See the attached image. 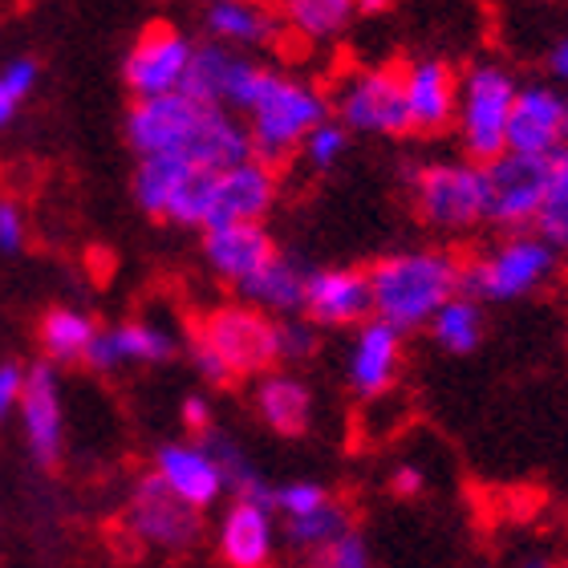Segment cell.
<instances>
[{
    "label": "cell",
    "instance_id": "7dc6e473",
    "mask_svg": "<svg viewBox=\"0 0 568 568\" xmlns=\"http://www.w3.org/2000/svg\"><path fill=\"white\" fill-rule=\"evenodd\" d=\"M203 4H220V0H203Z\"/></svg>",
    "mask_w": 568,
    "mask_h": 568
},
{
    "label": "cell",
    "instance_id": "d590c367",
    "mask_svg": "<svg viewBox=\"0 0 568 568\" xmlns=\"http://www.w3.org/2000/svg\"><path fill=\"white\" fill-rule=\"evenodd\" d=\"M329 499L333 496L321 484H284V487H276L273 511H284V520H301V516L321 511Z\"/></svg>",
    "mask_w": 568,
    "mask_h": 568
},
{
    "label": "cell",
    "instance_id": "5b68a950",
    "mask_svg": "<svg viewBox=\"0 0 568 568\" xmlns=\"http://www.w3.org/2000/svg\"><path fill=\"white\" fill-rule=\"evenodd\" d=\"M557 268V252L536 236H511L479 261H467L459 273V296L471 301H516L545 284Z\"/></svg>",
    "mask_w": 568,
    "mask_h": 568
},
{
    "label": "cell",
    "instance_id": "bcb514c9",
    "mask_svg": "<svg viewBox=\"0 0 568 568\" xmlns=\"http://www.w3.org/2000/svg\"><path fill=\"white\" fill-rule=\"evenodd\" d=\"M520 568H557V560H548V557H528Z\"/></svg>",
    "mask_w": 568,
    "mask_h": 568
},
{
    "label": "cell",
    "instance_id": "7c38bea8",
    "mask_svg": "<svg viewBox=\"0 0 568 568\" xmlns=\"http://www.w3.org/2000/svg\"><path fill=\"white\" fill-rule=\"evenodd\" d=\"M191 53H195V45L179 33L175 24L151 21L134 41L131 58H126V85L139 94V102L142 98L179 94V85L187 78Z\"/></svg>",
    "mask_w": 568,
    "mask_h": 568
},
{
    "label": "cell",
    "instance_id": "4fadbf2b",
    "mask_svg": "<svg viewBox=\"0 0 568 568\" xmlns=\"http://www.w3.org/2000/svg\"><path fill=\"white\" fill-rule=\"evenodd\" d=\"M508 151L536 159H565L568 154V98L545 85L520 90L508 119Z\"/></svg>",
    "mask_w": 568,
    "mask_h": 568
},
{
    "label": "cell",
    "instance_id": "484cf974",
    "mask_svg": "<svg viewBox=\"0 0 568 568\" xmlns=\"http://www.w3.org/2000/svg\"><path fill=\"white\" fill-rule=\"evenodd\" d=\"M94 337L98 325L85 313H78V308H49L45 317H41V349H45L49 366L53 362H61V366L85 362Z\"/></svg>",
    "mask_w": 568,
    "mask_h": 568
},
{
    "label": "cell",
    "instance_id": "836d02e7",
    "mask_svg": "<svg viewBox=\"0 0 568 568\" xmlns=\"http://www.w3.org/2000/svg\"><path fill=\"white\" fill-rule=\"evenodd\" d=\"M305 159L308 166H317V171H329L337 159L345 154V146H349V131H345L342 122H321V126H313V131L305 134Z\"/></svg>",
    "mask_w": 568,
    "mask_h": 568
},
{
    "label": "cell",
    "instance_id": "e0dca14e",
    "mask_svg": "<svg viewBox=\"0 0 568 568\" xmlns=\"http://www.w3.org/2000/svg\"><path fill=\"white\" fill-rule=\"evenodd\" d=\"M273 203H276V171L248 159V163L232 166V171H220L215 207L203 232L227 224H261Z\"/></svg>",
    "mask_w": 568,
    "mask_h": 568
},
{
    "label": "cell",
    "instance_id": "8992f818",
    "mask_svg": "<svg viewBox=\"0 0 568 568\" xmlns=\"http://www.w3.org/2000/svg\"><path fill=\"white\" fill-rule=\"evenodd\" d=\"M548 171L552 159H536V154H511L504 151L499 159L484 166V220L499 232L520 236L524 227L536 224L540 200L548 187Z\"/></svg>",
    "mask_w": 568,
    "mask_h": 568
},
{
    "label": "cell",
    "instance_id": "f546056e",
    "mask_svg": "<svg viewBox=\"0 0 568 568\" xmlns=\"http://www.w3.org/2000/svg\"><path fill=\"white\" fill-rule=\"evenodd\" d=\"M345 532H354V520H349V511H345L337 499H329V504L321 511H313V516L284 520V540H288V548H296L301 557L333 545V540H342Z\"/></svg>",
    "mask_w": 568,
    "mask_h": 568
},
{
    "label": "cell",
    "instance_id": "d4e9b609",
    "mask_svg": "<svg viewBox=\"0 0 568 568\" xmlns=\"http://www.w3.org/2000/svg\"><path fill=\"white\" fill-rule=\"evenodd\" d=\"M207 29H212V37L227 41V45L252 49L281 45L284 37V24L261 0H220V4H207Z\"/></svg>",
    "mask_w": 568,
    "mask_h": 568
},
{
    "label": "cell",
    "instance_id": "5bb4252c",
    "mask_svg": "<svg viewBox=\"0 0 568 568\" xmlns=\"http://www.w3.org/2000/svg\"><path fill=\"white\" fill-rule=\"evenodd\" d=\"M21 426L24 443L33 450L41 467H58L61 447H65V415H61V386L49 362H37L24 369V390H21Z\"/></svg>",
    "mask_w": 568,
    "mask_h": 568
},
{
    "label": "cell",
    "instance_id": "ffe728a7",
    "mask_svg": "<svg viewBox=\"0 0 568 568\" xmlns=\"http://www.w3.org/2000/svg\"><path fill=\"white\" fill-rule=\"evenodd\" d=\"M398 366H403V333L382 321H366L357 329L354 357H349V386L362 398H382L398 378Z\"/></svg>",
    "mask_w": 568,
    "mask_h": 568
},
{
    "label": "cell",
    "instance_id": "d6a6232c",
    "mask_svg": "<svg viewBox=\"0 0 568 568\" xmlns=\"http://www.w3.org/2000/svg\"><path fill=\"white\" fill-rule=\"evenodd\" d=\"M317 325H308L301 317H281L276 321V362H308L317 354Z\"/></svg>",
    "mask_w": 568,
    "mask_h": 568
},
{
    "label": "cell",
    "instance_id": "ba28073f",
    "mask_svg": "<svg viewBox=\"0 0 568 568\" xmlns=\"http://www.w3.org/2000/svg\"><path fill=\"white\" fill-rule=\"evenodd\" d=\"M203 345H212L224 357L236 378L264 374L276 366V321L252 305H224L212 308L195 329Z\"/></svg>",
    "mask_w": 568,
    "mask_h": 568
},
{
    "label": "cell",
    "instance_id": "1f68e13d",
    "mask_svg": "<svg viewBox=\"0 0 568 568\" xmlns=\"http://www.w3.org/2000/svg\"><path fill=\"white\" fill-rule=\"evenodd\" d=\"M536 240H545L552 252H568V154L552 159L548 171V187L536 212Z\"/></svg>",
    "mask_w": 568,
    "mask_h": 568
},
{
    "label": "cell",
    "instance_id": "b9f144b4",
    "mask_svg": "<svg viewBox=\"0 0 568 568\" xmlns=\"http://www.w3.org/2000/svg\"><path fill=\"white\" fill-rule=\"evenodd\" d=\"M390 487L398 496H418V491H423V471H418V467H398Z\"/></svg>",
    "mask_w": 568,
    "mask_h": 568
},
{
    "label": "cell",
    "instance_id": "4316f807",
    "mask_svg": "<svg viewBox=\"0 0 568 568\" xmlns=\"http://www.w3.org/2000/svg\"><path fill=\"white\" fill-rule=\"evenodd\" d=\"M430 333H435L438 349H447V354H471L475 345L484 342L479 301H471V296H450L447 305L430 317Z\"/></svg>",
    "mask_w": 568,
    "mask_h": 568
},
{
    "label": "cell",
    "instance_id": "74e56055",
    "mask_svg": "<svg viewBox=\"0 0 568 568\" xmlns=\"http://www.w3.org/2000/svg\"><path fill=\"white\" fill-rule=\"evenodd\" d=\"M21 390H24V369L17 362H0V423L21 406Z\"/></svg>",
    "mask_w": 568,
    "mask_h": 568
},
{
    "label": "cell",
    "instance_id": "f1b7e54d",
    "mask_svg": "<svg viewBox=\"0 0 568 568\" xmlns=\"http://www.w3.org/2000/svg\"><path fill=\"white\" fill-rule=\"evenodd\" d=\"M187 171L191 163L179 159V154H151V159H142L139 171H134V200H139L142 212L163 220L166 200L175 195L179 179L187 175Z\"/></svg>",
    "mask_w": 568,
    "mask_h": 568
},
{
    "label": "cell",
    "instance_id": "e575fe53",
    "mask_svg": "<svg viewBox=\"0 0 568 568\" xmlns=\"http://www.w3.org/2000/svg\"><path fill=\"white\" fill-rule=\"evenodd\" d=\"M305 568H374V565H369L366 540L357 532H345L342 540H333V545L308 552Z\"/></svg>",
    "mask_w": 568,
    "mask_h": 568
},
{
    "label": "cell",
    "instance_id": "d6986e66",
    "mask_svg": "<svg viewBox=\"0 0 568 568\" xmlns=\"http://www.w3.org/2000/svg\"><path fill=\"white\" fill-rule=\"evenodd\" d=\"M154 475L195 511L215 504L220 491H224V479H220L215 459L203 447H195V443H166V447H159V455H154Z\"/></svg>",
    "mask_w": 568,
    "mask_h": 568
},
{
    "label": "cell",
    "instance_id": "cb8c5ba5",
    "mask_svg": "<svg viewBox=\"0 0 568 568\" xmlns=\"http://www.w3.org/2000/svg\"><path fill=\"white\" fill-rule=\"evenodd\" d=\"M256 415L276 435L301 438L313 426V394L293 374H264L256 386Z\"/></svg>",
    "mask_w": 568,
    "mask_h": 568
},
{
    "label": "cell",
    "instance_id": "9a60e30c",
    "mask_svg": "<svg viewBox=\"0 0 568 568\" xmlns=\"http://www.w3.org/2000/svg\"><path fill=\"white\" fill-rule=\"evenodd\" d=\"M406 110H410V131L415 134H443L455 122L459 110V78L447 61L423 58L403 70Z\"/></svg>",
    "mask_w": 568,
    "mask_h": 568
},
{
    "label": "cell",
    "instance_id": "7bdbcfd3",
    "mask_svg": "<svg viewBox=\"0 0 568 568\" xmlns=\"http://www.w3.org/2000/svg\"><path fill=\"white\" fill-rule=\"evenodd\" d=\"M548 65H552V73H557L560 82H568V41H560V45L552 49V58H548Z\"/></svg>",
    "mask_w": 568,
    "mask_h": 568
},
{
    "label": "cell",
    "instance_id": "30bf717a",
    "mask_svg": "<svg viewBox=\"0 0 568 568\" xmlns=\"http://www.w3.org/2000/svg\"><path fill=\"white\" fill-rule=\"evenodd\" d=\"M337 114L342 126L362 134H386V139H403L410 131V110H406L403 70H362L345 78L337 90Z\"/></svg>",
    "mask_w": 568,
    "mask_h": 568
},
{
    "label": "cell",
    "instance_id": "7a4b0ae2",
    "mask_svg": "<svg viewBox=\"0 0 568 568\" xmlns=\"http://www.w3.org/2000/svg\"><path fill=\"white\" fill-rule=\"evenodd\" d=\"M459 273L463 261H455L450 252H398V256H386L366 273L374 317L398 333L430 325L438 308L447 305L450 296H459Z\"/></svg>",
    "mask_w": 568,
    "mask_h": 568
},
{
    "label": "cell",
    "instance_id": "7402d4cb",
    "mask_svg": "<svg viewBox=\"0 0 568 568\" xmlns=\"http://www.w3.org/2000/svg\"><path fill=\"white\" fill-rule=\"evenodd\" d=\"M220 552L232 568H273V511L232 504L220 520Z\"/></svg>",
    "mask_w": 568,
    "mask_h": 568
},
{
    "label": "cell",
    "instance_id": "4dcf8cb0",
    "mask_svg": "<svg viewBox=\"0 0 568 568\" xmlns=\"http://www.w3.org/2000/svg\"><path fill=\"white\" fill-rule=\"evenodd\" d=\"M354 12H357L354 0H284V21L293 24L305 41L337 37Z\"/></svg>",
    "mask_w": 568,
    "mask_h": 568
},
{
    "label": "cell",
    "instance_id": "f6af8a7d",
    "mask_svg": "<svg viewBox=\"0 0 568 568\" xmlns=\"http://www.w3.org/2000/svg\"><path fill=\"white\" fill-rule=\"evenodd\" d=\"M357 12H382V9H390V0H354Z\"/></svg>",
    "mask_w": 568,
    "mask_h": 568
},
{
    "label": "cell",
    "instance_id": "8d00e7d4",
    "mask_svg": "<svg viewBox=\"0 0 568 568\" xmlns=\"http://www.w3.org/2000/svg\"><path fill=\"white\" fill-rule=\"evenodd\" d=\"M191 362H195V369H200V378L212 382V386H232V382H236V374L227 369L224 357L215 354L212 345H203L200 337L191 342Z\"/></svg>",
    "mask_w": 568,
    "mask_h": 568
},
{
    "label": "cell",
    "instance_id": "2e32d148",
    "mask_svg": "<svg viewBox=\"0 0 568 568\" xmlns=\"http://www.w3.org/2000/svg\"><path fill=\"white\" fill-rule=\"evenodd\" d=\"M369 313H374V305H369L366 273H357V268H321V273H308L305 284L308 325L345 329V325H366Z\"/></svg>",
    "mask_w": 568,
    "mask_h": 568
},
{
    "label": "cell",
    "instance_id": "44dd1931",
    "mask_svg": "<svg viewBox=\"0 0 568 568\" xmlns=\"http://www.w3.org/2000/svg\"><path fill=\"white\" fill-rule=\"evenodd\" d=\"M171 354H175L171 333L159 329V325H146V321H126L114 329H98V337L90 342V354H85V366L98 369V374H110L126 362H166Z\"/></svg>",
    "mask_w": 568,
    "mask_h": 568
},
{
    "label": "cell",
    "instance_id": "ab89813d",
    "mask_svg": "<svg viewBox=\"0 0 568 568\" xmlns=\"http://www.w3.org/2000/svg\"><path fill=\"white\" fill-rule=\"evenodd\" d=\"M0 82H4V90H9L17 102H21L29 90H33V82H37V65L29 58H21V61H12L9 70L0 73Z\"/></svg>",
    "mask_w": 568,
    "mask_h": 568
},
{
    "label": "cell",
    "instance_id": "9c48e42d",
    "mask_svg": "<svg viewBox=\"0 0 568 568\" xmlns=\"http://www.w3.org/2000/svg\"><path fill=\"white\" fill-rule=\"evenodd\" d=\"M415 207L438 232H463L484 220V166L435 163L415 175Z\"/></svg>",
    "mask_w": 568,
    "mask_h": 568
},
{
    "label": "cell",
    "instance_id": "8fae6325",
    "mask_svg": "<svg viewBox=\"0 0 568 568\" xmlns=\"http://www.w3.org/2000/svg\"><path fill=\"white\" fill-rule=\"evenodd\" d=\"M264 82V65H252L244 53L227 45H195L191 53V65H187V78L179 85V94L195 98V102H207V106H220V110H244L252 106V98L261 90Z\"/></svg>",
    "mask_w": 568,
    "mask_h": 568
},
{
    "label": "cell",
    "instance_id": "3957f363",
    "mask_svg": "<svg viewBox=\"0 0 568 568\" xmlns=\"http://www.w3.org/2000/svg\"><path fill=\"white\" fill-rule=\"evenodd\" d=\"M244 114H248L252 159L276 171L284 159H293V151L305 142V134L325 122L329 102L313 85L264 70L261 90H256V98H252V106Z\"/></svg>",
    "mask_w": 568,
    "mask_h": 568
},
{
    "label": "cell",
    "instance_id": "83f0119b",
    "mask_svg": "<svg viewBox=\"0 0 568 568\" xmlns=\"http://www.w3.org/2000/svg\"><path fill=\"white\" fill-rule=\"evenodd\" d=\"M215 187H220V171H203V166H191L187 175L179 179L175 195L166 200L163 220L179 227H207L215 207Z\"/></svg>",
    "mask_w": 568,
    "mask_h": 568
},
{
    "label": "cell",
    "instance_id": "6da1fadb",
    "mask_svg": "<svg viewBox=\"0 0 568 568\" xmlns=\"http://www.w3.org/2000/svg\"><path fill=\"white\" fill-rule=\"evenodd\" d=\"M126 139L131 146L151 154H179L203 171H232L252 159L248 126L220 106L195 102L187 94L142 98L126 114Z\"/></svg>",
    "mask_w": 568,
    "mask_h": 568
},
{
    "label": "cell",
    "instance_id": "52a82bcc",
    "mask_svg": "<svg viewBox=\"0 0 568 568\" xmlns=\"http://www.w3.org/2000/svg\"><path fill=\"white\" fill-rule=\"evenodd\" d=\"M126 532L146 548H159V552H187V548L200 545L203 536V516L191 504L171 491V487L159 479V475H142L131 491V504H126Z\"/></svg>",
    "mask_w": 568,
    "mask_h": 568
},
{
    "label": "cell",
    "instance_id": "60d3db41",
    "mask_svg": "<svg viewBox=\"0 0 568 568\" xmlns=\"http://www.w3.org/2000/svg\"><path fill=\"white\" fill-rule=\"evenodd\" d=\"M183 426H187L191 435H207V430H212V406L203 403L200 394H187V398H183Z\"/></svg>",
    "mask_w": 568,
    "mask_h": 568
},
{
    "label": "cell",
    "instance_id": "ee69618b",
    "mask_svg": "<svg viewBox=\"0 0 568 568\" xmlns=\"http://www.w3.org/2000/svg\"><path fill=\"white\" fill-rule=\"evenodd\" d=\"M12 114H17V98L4 90V82H0V126H9Z\"/></svg>",
    "mask_w": 568,
    "mask_h": 568
},
{
    "label": "cell",
    "instance_id": "ac0fdd59",
    "mask_svg": "<svg viewBox=\"0 0 568 568\" xmlns=\"http://www.w3.org/2000/svg\"><path fill=\"white\" fill-rule=\"evenodd\" d=\"M203 256H207L215 276H224V281H232L240 288L273 261L276 244L264 232V224H227L203 232Z\"/></svg>",
    "mask_w": 568,
    "mask_h": 568
},
{
    "label": "cell",
    "instance_id": "603a6c76",
    "mask_svg": "<svg viewBox=\"0 0 568 568\" xmlns=\"http://www.w3.org/2000/svg\"><path fill=\"white\" fill-rule=\"evenodd\" d=\"M305 284H308V268L293 256H281L276 252L273 261L264 264L261 273L244 281L236 288L244 296V305L261 308L268 317H296V313H305Z\"/></svg>",
    "mask_w": 568,
    "mask_h": 568
},
{
    "label": "cell",
    "instance_id": "f35d334b",
    "mask_svg": "<svg viewBox=\"0 0 568 568\" xmlns=\"http://www.w3.org/2000/svg\"><path fill=\"white\" fill-rule=\"evenodd\" d=\"M24 244V220L12 200H0V252H17Z\"/></svg>",
    "mask_w": 568,
    "mask_h": 568
},
{
    "label": "cell",
    "instance_id": "277c9868",
    "mask_svg": "<svg viewBox=\"0 0 568 568\" xmlns=\"http://www.w3.org/2000/svg\"><path fill=\"white\" fill-rule=\"evenodd\" d=\"M516 82L508 70L499 65H475L467 78L459 82V139L463 151L475 166H487L491 159L508 151V119L511 102H516Z\"/></svg>",
    "mask_w": 568,
    "mask_h": 568
}]
</instances>
